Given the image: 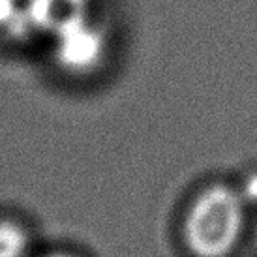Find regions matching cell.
I'll use <instances>...</instances> for the list:
<instances>
[{
	"instance_id": "1",
	"label": "cell",
	"mask_w": 257,
	"mask_h": 257,
	"mask_svg": "<svg viewBox=\"0 0 257 257\" xmlns=\"http://www.w3.org/2000/svg\"><path fill=\"white\" fill-rule=\"evenodd\" d=\"M242 229L240 195L229 186L214 184L192 201L184 216L182 236L193 257H227L240 240Z\"/></svg>"
},
{
	"instance_id": "2",
	"label": "cell",
	"mask_w": 257,
	"mask_h": 257,
	"mask_svg": "<svg viewBox=\"0 0 257 257\" xmlns=\"http://www.w3.org/2000/svg\"><path fill=\"white\" fill-rule=\"evenodd\" d=\"M27 248V233L12 221H0V257H25Z\"/></svg>"
},
{
	"instance_id": "3",
	"label": "cell",
	"mask_w": 257,
	"mask_h": 257,
	"mask_svg": "<svg viewBox=\"0 0 257 257\" xmlns=\"http://www.w3.org/2000/svg\"><path fill=\"white\" fill-rule=\"evenodd\" d=\"M43 257H73V255H68V253H49V255H43Z\"/></svg>"
}]
</instances>
